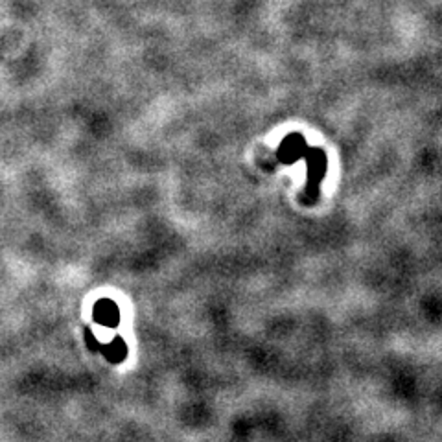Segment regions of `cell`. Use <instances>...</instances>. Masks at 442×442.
<instances>
[{
    "instance_id": "6da1fadb",
    "label": "cell",
    "mask_w": 442,
    "mask_h": 442,
    "mask_svg": "<svg viewBox=\"0 0 442 442\" xmlns=\"http://www.w3.org/2000/svg\"><path fill=\"white\" fill-rule=\"evenodd\" d=\"M306 160V186H304V203L313 205L319 199L321 183L326 177L328 157L322 147H308L304 153Z\"/></svg>"
},
{
    "instance_id": "7a4b0ae2",
    "label": "cell",
    "mask_w": 442,
    "mask_h": 442,
    "mask_svg": "<svg viewBox=\"0 0 442 442\" xmlns=\"http://www.w3.org/2000/svg\"><path fill=\"white\" fill-rule=\"evenodd\" d=\"M306 151H308L306 138L302 137L300 133H290V135H286L284 140L280 142L277 157H279L280 163L293 164L304 157Z\"/></svg>"
},
{
    "instance_id": "3957f363",
    "label": "cell",
    "mask_w": 442,
    "mask_h": 442,
    "mask_svg": "<svg viewBox=\"0 0 442 442\" xmlns=\"http://www.w3.org/2000/svg\"><path fill=\"white\" fill-rule=\"evenodd\" d=\"M94 321L104 326L115 328L120 322V310L111 299H102L94 306Z\"/></svg>"
},
{
    "instance_id": "277c9868",
    "label": "cell",
    "mask_w": 442,
    "mask_h": 442,
    "mask_svg": "<svg viewBox=\"0 0 442 442\" xmlns=\"http://www.w3.org/2000/svg\"><path fill=\"white\" fill-rule=\"evenodd\" d=\"M105 356L109 358L111 361H115V363H118V361H122L124 358H126V343H124V339L122 338H115L113 341H111L107 347H105Z\"/></svg>"
}]
</instances>
